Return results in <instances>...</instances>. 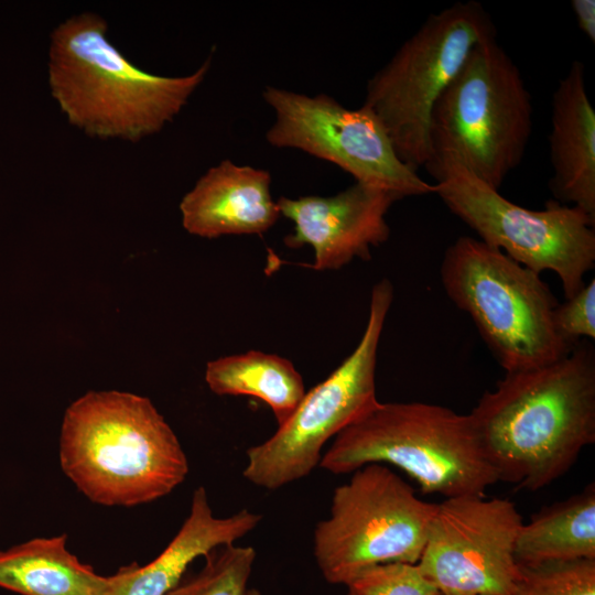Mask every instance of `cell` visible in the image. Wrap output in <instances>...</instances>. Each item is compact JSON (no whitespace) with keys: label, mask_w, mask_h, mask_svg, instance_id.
Wrapping results in <instances>:
<instances>
[{"label":"cell","mask_w":595,"mask_h":595,"mask_svg":"<svg viewBox=\"0 0 595 595\" xmlns=\"http://www.w3.org/2000/svg\"><path fill=\"white\" fill-rule=\"evenodd\" d=\"M201 571L182 578L166 595H248V581L256 560L252 547L226 544L205 556Z\"/></svg>","instance_id":"cell-20"},{"label":"cell","mask_w":595,"mask_h":595,"mask_svg":"<svg viewBox=\"0 0 595 595\" xmlns=\"http://www.w3.org/2000/svg\"><path fill=\"white\" fill-rule=\"evenodd\" d=\"M346 586L347 595H440L418 565L409 563L376 565Z\"/></svg>","instance_id":"cell-22"},{"label":"cell","mask_w":595,"mask_h":595,"mask_svg":"<svg viewBox=\"0 0 595 595\" xmlns=\"http://www.w3.org/2000/svg\"><path fill=\"white\" fill-rule=\"evenodd\" d=\"M436 505L385 464H367L335 488L329 513L317 522L313 554L329 584L347 585L386 563L416 564Z\"/></svg>","instance_id":"cell-9"},{"label":"cell","mask_w":595,"mask_h":595,"mask_svg":"<svg viewBox=\"0 0 595 595\" xmlns=\"http://www.w3.org/2000/svg\"><path fill=\"white\" fill-rule=\"evenodd\" d=\"M571 7L574 12L577 25L584 35L595 42V1L594 0H572Z\"/></svg>","instance_id":"cell-24"},{"label":"cell","mask_w":595,"mask_h":595,"mask_svg":"<svg viewBox=\"0 0 595 595\" xmlns=\"http://www.w3.org/2000/svg\"><path fill=\"white\" fill-rule=\"evenodd\" d=\"M261 516L242 509L215 517L204 487L194 490L191 509L177 533L150 563H132L109 576L105 595H166L183 578L187 566L212 550L232 544L251 532Z\"/></svg>","instance_id":"cell-16"},{"label":"cell","mask_w":595,"mask_h":595,"mask_svg":"<svg viewBox=\"0 0 595 595\" xmlns=\"http://www.w3.org/2000/svg\"><path fill=\"white\" fill-rule=\"evenodd\" d=\"M440 272L447 296L469 314L506 372L538 368L572 350L555 332L559 303L549 286L499 249L462 236L446 249Z\"/></svg>","instance_id":"cell-6"},{"label":"cell","mask_w":595,"mask_h":595,"mask_svg":"<svg viewBox=\"0 0 595 595\" xmlns=\"http://www.w3.org/2000/svg\"><path fill=\"white\" fill-rule=\"evenodd\" d=\"M399 195L355 182L332 196L280 197V215L292 220L293 232L284 238L289 248L309 245L315 270H338L355 258L370 259L372 247L390 236L386 215Z\"/></svg>","instance_id":"cell-13"},{"label":"cell","mask_w":595,"mask_h":595,"mask_svg":"<svg viewBox=\"0 0 595 595\" xmlns=\"http://www.w3.org/2000/svg\"><path fill=\"white\" fill-rule=\"evenodd\" d=\"M434 194L479 237L523 267L558 274L566 299L595 266V219L575 206L550 201L542 210L517 205L451 158L424 166Z\"/></svg>","instance_id":"cell-8"},{"label":"cell","mask_w":595,"mask_h":595,"mask_svg":"<svg viewBox=\"0 0 595 595\" xmlns=\"http://www.w3.org/2000/svg\"><path fill=\"white\" fill-rule=\"evenodd\" d=\"M270 185L268 171L224 160L183 196V227L204 238L263 234L280 217Z\"/></svg>","instance_id":"cell-14"},{"label":"cell","mask_w":595,"mask_h":595,"mask_svg":"<svg viewBox=\"0 0 595 595\" xmlns=\"http://www.w3.org/2000/svg\"><path fill=\"white\" fill-rule=\"evenodd\" d=\"M515 558L521 566L595 560V484L542 508L523 522Z\"/></svg>","instance_id":"cell-18"},{"label":"cell","mask_w":595,"mask_h":595,"mask_svg":"<svg viewBox=\"0 0 595 595\" xmlns=\"http://www.w3.org/2000/svg\"><path fill=\"white\" fill-rule=\"evenodd\" d=\"M94 12L74 14L51 33L48 86L68 122L99 139L137 142L162 130L186 105L210 68L161 76L131 63Z\"/></svg>","instance_id":"cell-2"},{"label":"cell","mask_w":595,"mask_h":595,"mask_svg":"<svg viewBox=\"0 0 595 595\" xmlns=\"http://www.w3.org/2000/svg\"><path fill=\"white\" fill-rule=\"evenodd\" d=\"M496 33L479 2L453 3L430 14L368 80L363 106L379 120L405 165L415 171L426 165L430 117L436 100L474 46Z\"/></svg>","instance_id":"cell-7"},{"label":"cell","mask_w":595,"mask_h":595,"mask_svg":"<svg viewBox=\"0 0 595 595\" xmlns=\"http://www.w3.org/2000/svg\"><path fill=\"white\" fill-rule=\"evenodd\" d=\"M264 101L274 111L266 133L275 148H291L338 165L356 182L392 192L401 198L434 193L418 171L396 154L375 115L349 109L326 94H305L267 86Z\"/></svg>","instance_id":"cell-11"},{"label":"cell","mask_w":595,"mask_h":595,"mask_svg":"<svg viewBox=\"0 0 595 595\" xmlns=\"http://www.w3.org/2000/svg\"><path fill=\"white\" fill-rule=\"evenodd\" d=\"M205 380L218 396H250L263 401L279 425L305 394L302 376L290 360L258 350L209 361Z\"/></svg>","instance_id":"cell-19"},{"label":"cell","mask_w":595,"mask_h":595,"mask_svg":"<svg viewBox=\"0 0 595 595\" xmlns=\"http://www.w3.org/2000/svg\"><path fill=\"white\" fill-rule=\"evenodd\" d=\"M248 595H261V593L258 589L251 588L249 589Z\"/></svg>","instance_id":"cell-25"},{"label":"cell","mask_w":595,"mask_h":595,"mask_svg":"<svg viewBox=\"0 0 595 595\" xmlns=\"http://www.w3.org/2000/svg\"><path fill=\"white\" fill-rule=\"evenodd\" d=\"M519 566L516 595H595V560Z\"/></svg>","instance_id":"cell-21"},{"label":"cell","mask_w":595,"mask_h":595,"mask_svg":"<svg viewBox=\"0 0 595 595\" xmlns=\"http://www.w3.org/2000/svg\"><path fill=\"white\" fill-rule=\"evenodd\" d=\"M549 145L554 201L595 219V110L580 61L571 64L553 91Z\"/></svg>","instance_id":"cell-15"},{"label":"cell","mask_w":595,"mask_h":595,"mask_svg":"<svg viewBox=\"0 0 595 595\" xmlns=\"http://www.w3.org/2000/svg\"><path fill=\"white\" fill-rule=\"evenodd\" d=\"M522 523L508 499L444 498L416 565L440 595H516L521 570L515 545Z\"/></svg>","instance_id":"cell-12"},{"label":"cell","mask_w":595,"mask_h":595,"mask_svg":"<svg viewBox=\"0 0 595 595\" xmlns=\"http://www.w3.org/2000/svg\"><path fill=\"white\" fill-rule=\"evenodd\" d=\"M66 543L61 534L0 550V587L21 595H105L109 576L80 562Z\"/></svg>","instance_id":"cell-17"},{"label":"cell","mask_w":595,"mask_h":595,"mask_svg":"<svg viewBox=\"0 0 595 595\" xmlns=\"http://www.w3.org/2000/svg\"><path fill=\"white\" fill-rule=\"evenodd\" d=\"M392 298L389 280L374 285L358 345L325 380L305 392L273 435L247 450L242 475L248 482L273 490L310 475L320 465L325 443L379 403L377 353Z\"/></svg>","instance_id":"cell-10"},{"label":"cell","mask_w":595,"mask_h":595,"mask_svg":"<svg viewBox=\"0 0 595 595\" xmlns=\"http://www.w3.org/2000/svg\"><path fill=\"white\" fill-rule=\"evenodd\" d=\"M558 336L570 347L583 338L595 339V280L585 284L575 295L553 312Z\"/></svg>","instance_id":"cell-23"},{"label":"cell","mask_w":595,"mask_h":595,"mask_svg":"<svg viewBox=\"0 0 595 595\" xmlns=\"http://www.w3.org/2000/svg\"><path fill=\"white\" fill-rule=\"evenodd\" d=\"M498 482L534 491L563 476L595 442V350L506 372L469 413Z\"/></svg>","instance_id":"cell-1"},{"label":"cell","mask_w":595,"mask_h":595,"mask_svg":"<svg viewBox=\"0 0 595 595\" xmlns=\"http://www.w3.org/2000/svg\"><path fill=\"white\" fill-rule=\"evenodd\" d=\"M532 123V98L520 69L496 36L486 39L474 46L432 109L430 160H456L499 190L521 163Z\"/></svg>","instance_id":"cell-5"},{"label":"cell","mask_w":595,"mask_h":595,"mask_svg":"<svg viewBox=\"0 0 595 595\" xmlns=\"http://www.w3.org/2000/svg\"><path fill=\"white\" fill-rule=\"evenodd\" d=\"M372 463L444 498L485 496L498 482L469 414L425 402H379L334 437L318 466L340 475Z\"/></svg>","instance_id":"cell-4"},{"label":"cell","mask_w":595,"mask_h":595,"mask_svg":"<svg viewBox=\"0 0 595 595\" xmlns=\"http://www.w3.org/2000/svg\"><path fill=\"white\" fill-rule=\"evenodd\" d=\"M64 474L90 501L133 507L172 493L188 474L186 454L152 402L121 391H89L65 411Z\"/></svg>","instance_id":"cell-3"}]
</instances>
